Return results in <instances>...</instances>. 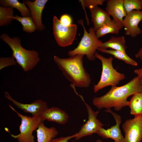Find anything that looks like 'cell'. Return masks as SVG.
<instances>
[{
    "instance_id": "1",
    "label": "cell",
    "mask_w": 142,
    "mask_h": 142,
    "mask_svg": "<svg viewBox=\"0 0 142 142\" xmlns=\"http://www.w3.org/2000/svg\"><path fill=\"white\" fill-rule=\"evenodd\" d=\"M142 92V81L138 76L126 84L120 87H111L104 95L95 97L92 99L93 105L99 109L114 108L119 111L128 106V98L138 93Z\"/></svg>"
},
{
    "instance_id": "2",
    "label": "cell",
    "mask_w": 142,
    "mask_h": 142,
    "mask_svg": "<svg viewBox=\"0 0 142 142\" xmlns=\"http://www.w3.org/2000/svg\"><path fill=\"white\" fill-rule=\"evenodd\" d=\"M84 55L77 54L67 58L54 55L53 60L66 78L75 87L87 88L91 80L89 74L83 66Z\"/></svg>"
},
{
    "instance_id": "3",
    "label": "cell",
    "mask_w": 142,
    "mask_h": 142,
    "mask_svg": "<svg viewBox=\"0 0 142 142\" xmlns=\"http://www.w3.org/2000/svg\"><path fill=\"white\" fill-rule=\"evenodd\" d=\"M1 39L7 44L12 51V57L16 59L17 64L24 71L27 72L33 69L39 63L40 59L38 52L35 50H28L21 45V40L18 37L11 38L3 33L1 35Z\"/></svg>"
},
{
    "instance_id": "4",
    "label": "cell",
    "mask_w": 142,
    "mask_h": 142,
    "mask_svg": "<svg viewBox=\"0 0 142 142\" xmlns=\"http://www.w3.org/2000/svg\"><path fill=\"white\" fill-rule=\"evenodd\" d=\"M94 56L101 61L102 70L99 80L93 86L94 93L108 86H116L120 81L125 78L124 74L118 72L113 68L112 62L114 58L112 57L106 58L97 51Z\"/></svg>"
},
{
    "instance_id": "5",
    "label": "cell",
    "mask_w": 142,
    "mask_h": 142,
    "mask_svg": "<svg viewBox=\"0 0 142 142\" xmlns=\"http://www.w3.org/2000/svg\"><path fill=\"white\" fill-rule=\"evenodd\" d=\"M78 23L83 28V35L77 47L73 50L68 51V55L70 56L77 54L85 55L89 60H95L94 54L103 42L97 37L93 28H90L88 32L82 19L79 20Z\"/></svg>"
},
{
    "instance_id": "6",
    "label": "cell",
    "mask_w": 142,
    "mask_h": 142,
    "mask_svg": "<svg viewBox=\"0 0 142 142\" xmlns=\"http://www.w3.org/2000/svg\"><path fill=\"white\" fill-rule=\"evenodd\" d=\"M9 107L21 119V123L19 128L20 133L16 135L11 134V136L17 139L18 142H35L33 133L38 128L42 121L38 117L28 116L21 114L10 104Z\"/></svg>"
},
{
    "instance_id": "7",
    "label": "cell",
    "mask_w": 142,
    "mask_h": 142,
    "mask_svg": "<svg viewBox=\"0 0 142 142\" xmlns=\"http://www.w3.org/2000/svg\"><path fill=\"white\" fill-rule=\"evenodd\" d=\"M53 34L58 44L65 47L71 45L74 42L77 34V26L75 24L69 26L63 25L57 17L53 18Z\"/></svg>"
},
{
    "instance_id": "8",
    "label": "cell",
    "mask_w": 142,
    "mask_h": 142,
    "mask_svg": "<svg viewBox=\"0 0 142 142\" xmlns=\"http://www.w3.org/2000/svg\"><path fill=\"white\" fill-rule=\"evenodd\" d=\"M80 97L86 106L88 114V120L82 126L79 131L76 133V136L75 139L76 140H78L83 137L97 133L104 126L103 124L97 118L99 111H94L91 106L85 102L82 96L81 95Z\"/></svg>"
},
{
    "instance_id": "9",
    "label": "cell",
    "mask_w": 142,
    "mask_h": 142,
    "mask_svg": "<svg viewBox=\"0 0 142 142\" xmlns=\"http://www.w3.org/2000/svg\"><path fill=\"white\" fill-rule=\"evenodd\" d=\"M122 128L125 133L124 142H141L142 115L126 120Z\"/></svg>"
},
{
    "instance_id": "10",
    "label": "cell",
    "mask_w": 142,
    "mask_h": 142,
    "mask_svg": "<svg viewBox=\"0 0 142 142\" xmlns=\"http://www.w3.org/2000/svg\"><path fill=\"white\" fill-rule=\"evenodd\" d=\"M142 20L141 10H134L126 14L123 22L125 35L134 38L140 34L142 31L139 27V24Z\"/></svg>"
},
{
    "instance_id": "11",
    "label": "cell",
    "mask_w": 142,
    "mask_h": 142,
    "mask_svg": "<svg viewBox=\"0 0 142 142\" xmlns=\"http://www.w3.org/2000/svg\"><path fill=\"white\" fill-rule=\"evenodd\" d=\"M105 111L112 115L115 120L116 124L107 129L103 127L97 134L104 139H112L114 142H124V138L122 134L120 127L122 122L121 116L113 112L110 109H106Z\"/></svg>"
},
{
    "instance_id": "12",
    "label": "cell",
    "mask_w": 142,
    "mask_h": 142,
    "mask_svg": "<svg viewBox=\"0 0 142 142\" xmlns=\"http://www.w3.org/2000/svg\"><path fill=\"white\" fill-rule=\"evenodd\" d=\"M4 94L6 98L17 108L25 113L31 114L33 116L38 117L41 113L48 108L47 103L41 99L36 100L30 104H23L14 99L8 92H4Z\"/></svg>"
},
{
    "instance_id": "13",
    "label": "cell",
    "mask_w": 142,
    "mask_h": 142,
    "mask_svg": "<svg viewBox=\"0 0 142 142\" xmlns=\"http://www.w3.org/2000/svg\"><path fill=\"white\" fill-rule=\"evenodd\" d=\"M47 0H36L33 1L29 0H23L30 11L31 17L36 25L37 30L42 31L45 29L42 21V14Z\"/></svg>"
},
{
    "instance_id": "14",
    "label": "cell",
    "mask_w": 142,
    "mask_h": 142,
    "mask_svg": "<svg viewBox=\"0 0 142 142\" xmlns=\"http://www.w3.org/2000/svg\"><path fill=\"white\" fill-rule=\"evenodd\" d=\"M123 0H109L106 3V11L111 16L115 22L121 28L123 19L126 15L123 5Z\"/></svg>"
},
{
    "instance_id": "15",
    "label": "cell",
    "mask_w": 142,
    "mask_h": 142,
    "mask_svg": "<svg viewBox=\"0 0 142 142\" xmlns=\"http://www.w3.org/2000/svg\"><path fill=\"white\" fill-rule=\"evenodd\" d=\"M38 117L42 121L47 120L62 125L67 123L69 118L68 115L65 111L55 106L47 108L40 113Z\"/></svg>"
},
{
    "instance_id": "16",
    "label": "cell",
    "mask_w": 142,
    "mask_h": 142,
    "mask_svg": "<svg viewBox=\"0 0 142 142\" xmlns=\"http://www.w3.org/2000/svg\"><path fill=\"white\" fill-rule=\"evenodd\" d=\"M89 9L91 13L93 28L95 31L111 19L107 12L98 6Z\"/></svg>"
},
{
    "instance_id": "17",
    "label": "cell",
    "mask_w": 142,
    "mask_h": 142,
    "mask_svg": "<svg viewBox=\"0 0 142 142\" xmlns=\"http://www.w3.org/2000/svg\"><path fill=\"white\" fill-rule=\"evenodd\" d=\"M37 142H49L58 135V131L54 127L45 126L42 121L36 130Z\"/></svg>"
},
{
    "instance_id": "18",
    "label": "cell",
    "mask_w": 142,
    "mask_h": 142,
    "mask_svg": "<svg viewBox=\"0 0 142 142\" xmlns=\"http://www.w3.org/2000/svg\"><path fill=\"white\" fill-rule=\"evenodd\" d=\"M98 48L103 49L110 48L111 49L126 52L127 47L124 36H113L111 37L108 41L102 43Z\"/></svg>"
},
{
    "instance_id": "19",
    "label": "cell",
    "mask_w": 142,
    "mask_h": 142,
    "mask_svg": "<svg viewBox=\"0 0 142 142\" xmlns=\"http://www.w3.org/2000/svg\"><path fill=\"white\" fill-rule=\"evenodd\" d=\"M130 109V114L134 118L142 115V92L136 93L129 101L128 105Z\"/></svg>"
},
{
    "instance_id": "20",
    "label": "cell",
    "mask_w": 142,
    "mask_h": 142,
    "mask_svg": "<svg viewBox=\"0 0 142 142\" xmlns=\"http://www.w3.org/2000/svg\"><path fill=\"white\" fill-rule=\"evenodd\" d=\"M1 6L15 8L18 10L23 17H31L29 9L24 3H21L17 0H1Z\"/></svg>"
},
{
    "instance_id": "21",
    "label": "cell",
    "mask_w": 142,
    "mask_h": 142,
    "mask_svg": "<svg viewBox=\"0 0 142 142\" xmlns=\"http://www.w3.org/2000/svg\"><path fill=\"white\" fill-rule=\"evenodd\" d=\"M121 28L113 20L111 19L95 31L96 35L99 38L108 34H118L119 30Z\"/></svg>"
},
{
    "instance_id": "22",
    "label": "cell",
    "mask_w": 142,
    "mask_h": 142,
    "mask_svg": "<svg viewBox=\"0 0 142 142\" xmlns=\"http://www.w3.org/2000/svg\"><path fill=\"white\" fill-rule=\"evenodd\" d=\"M97 50L104 53L111 55L115 58L121 60L128 64L134 66L138 65L137 62L128 56L126 52L111 49H103L99 48H98Z\"/></svg>"
},
{
    "instance_id": "23",
    "label": "cell",
    "mask_w": 142,
    "mask_h": 142,
    "mask_svg": "<svg viewBox=\"0 0 142 142\" xmlns=\"http://www.w3.org/2000/svg\"><path fill=\"white\" fill-rule=\"evenodd\" d=\"M12 18L18 21L21 24L22 30L25 32L32 33L37 30L31 17H21L16 15L12 17Z\"/></svg>"
},
{
    "instance_id": "24",
    "label": "cell",
    "mask_w": 142,
    "mask_h": 142,
    "mask_svg": "<svg viewBox=\"0 0 142 142\" xmlns=\"http://www.w3.org/2000/svg\"><path fill=\"white\" fill-rule=\"evenodd\" d=\"M13 8L8 7H0V26H6L10 24L14 20V16Z\"/></svg>"
},
{
    "instance_id": "25",
    "label": "cell",
    "mask_w": 142,
    "mask_h": 142,
    "mask_svg": "<svg viewBox=\"0 0 142 142\" xmlns=\"http://www.w3.org/2000/svg\"><path fill=\"white\" fill-rule=\"evenodd\" d=\"M123 5L126 14L134 10L140 11L141 9L140 0H123Z\"/></svg>"
},
{
    "instance_id": "26",
    "label": "cell",
    "mask_w": 142,
    "mask_h": 142,
    "mask_svg": "<svg viewBox=\"0 0 142 142\" xmlns=\"http://www.w3.org/2000/svg\"><path fill=\"white\" fill-rule=\"evenodd\" d=\"M17 64L16 59L12 57H0V70L9 66L16 65Z\"/></svg>"
},
{
    "instance_id": "27",
    "label": "cell",
    "mask_w": 142,
    "mask_h": 142,
    "mask_svg": "<svg viewBox=\"0 0 142 142\" xmlns=\"http://www.w3.org/2000/svg\"><path fill=\"white\" fill-rule=\"evenodd\" d=\"M105 0H79L83 7L90 8L103 5Z\"/></svg>"
},
{
    "instance_id": "28",
    "label": "cell",
    "mask_w": 142,
    "mask_h": 142,
    "mask_svg": "<svg viewBox=\"0 0 142 142\" xmlns=\"http://www.w3.org/2000/svg\"><path fill=\"white\" fill-rule=\"evenodd\" d=\"M61 23L65 26H69L72 24V19L70 16L65 14L61 16L59 19Z\"/></svg>"
},
{
    "instance_id": "29",
    "label": "cell",
    "mask_w": 142,
    "mask_h": 142,
    "mask_svg": "<svg viewBox=\"0 0 142 142\" xmlns=\"http://www.w3.org/2000/svg\"><path fill=\"white\" fill-rule=\"evenodd\" d=\"M76 136L75 133L70 136L54 138L52 139L49 142H68L69 140L72 138H75Z\"/></svg>"
},
{
    "instance_id": "30",
    "label": "cell",
    "mask_w": 142,
    "mask_h": 142,
    "mask_svg": "<svg viewBox=\"0 0 142 142\" xmlns=\"http://www.w3.org/2000/svg\"><path fill=\"white\" fill-rule=\"evenodd\" d=\"M134 72L142 80V68L135 69Z\"/></svg>"
},
{
    "instance_id": "31",
    "label": "cell",
    "mask_w": 142,
    "mask_h": 142,
    "mask_svg": "<svg viewBox=\"0 0 142 142\" xmlns=\"http://www.w3.org/2000/svg\"><path fill=\"white\" fill-rule=\"evenodd\" d=\"M136 58L142 60V47L135 55Z\"/></svg>"
},
{
    "instance_id": "32",
    "label": "cell",
    "mask_w": 142,
    "mask_h": 142,
    "mask_svg": "<svg viewBox=\"0 0 142 142\" xmlns=\"http://www.w3.org/2000/svg\"><path fill=\"white\" fill-rule=\"evenodd\" d=\"M95 142H104L103 141H102V140H101L100 139H98Z\"/></svg>"
},
{
    "instance_id": "33",
    "label": "cell",
    "mask_w": 142,
    "mask_h": 142,
    "mask_svg": "<svg viewBox=\"0 0 142 142\" xmlns=\"http://www.w3.org/2000/svg\"><path fill=\"white\" fill-rule=\"evenodd\" d=\"M140 1L141 2V11L142 12V0H140Z\"/></svg>"
},
{
    "instance_id": "34",
    "label": "cell",
    "mask_w": 142,
    "mask_h": 142,
    "mask_svg": "<svg viewBox=\"0 0 142 142\" xmlns=\"http://www.w3.org/2000/svg\"></svg>"
}]
</instances>
